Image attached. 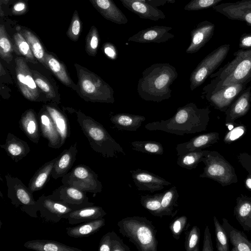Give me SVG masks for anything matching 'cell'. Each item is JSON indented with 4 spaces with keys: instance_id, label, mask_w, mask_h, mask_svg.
<instances>
[{
    "instance_id": "obj_11",
    "label": "cell",
    "mask_w": 251,
    "mask_h": 251,
    "mask_svg": "<svg viewBox=\"0 0 251 251\" xmlns=\"http://www.w3.org/2000/svg\"><path fill=\"white\" fill-rule=\"evenodd\" d=\"M62 184L75 187L84 192L93 194L101 192L102 185L98 179V175L89 166L79 164L64 176Z\"/></svg>"
},
{
    "instance_id": "obj_10",
    "label": "cell",
    "mask_w": 251,
    "mask_h": 251,
    "mask_svg": "<svg viewBox=\"0 0 251 251\" xmlns=\"http://www.w3.org/2000/svg\"><path fill=\"white\" fill-rule=\"evenodd\" d=\"M229 44L221 45L207 55L197 65L190 76L191 91L202 84L207 77L218 69L226 58Z\"/></svg>"
},
{
    "instance_id": "obj_30",
    "label": "cell",
    "mask_w": 251,
    "mask_h": 251,
    "mask_svg": "<svg viewBox=\"0 0 251 251\" xmlns=\"http://www.w3.org/2000/svg\"><path fill=\"white\" fill-rule=\"evenodd\" d=\"M110 120L119 130L136 131L146 118L142 115L122 113L112 116Z\"/></svg>"
},
{
    "instance_id": "obj_39",
    "label": "cell",
    "mask_w": 251,
    "mask_h": 251,
    "mask_svg": "<svg viewBox=\"0 0 251 251\" xmlns=\"http://www.w3.org/2000/svg\"><path fill=\"white\" fill-rule=\"evenodd\" d=\"M208 151L207 150H197L182 153L178 156L177 164L188 170L195 169L202 162V158Z\"/></svg>"
},
{
    "instance_id": "obj_7",
    "label": "cell",
    "mask_w": 251,
    "mask_h": 251,
    "mask_svg": "<svg viewBox=\"0 0 251 251\" xmlns=\"http://www.w3.org/2000/svg\"><path fill=\"white\" fill-rule=\"evenodd\" d=\"M205 165L200 177L212 179L223 186L236 183L237 176L235 169L220 153L208 151L202 159Z\"/></svg>"
},
{
    "instance_id": "obj_23",
    "label": "cell",
    "mask_w": 251,
    "mask_h": 251,
    "mask_svg": "<svg viewBox=\"0 0 251 251\" xmlns=\"http://www.w3.org/2000/svg\"><path fill=\"white\" fill-rule=\"evenodd\" d=\"M106 215L101 207L93 205L74 210L65 215L63 219H67L69 224L76 225L100 219Z\"/></svg>"
},
{
    "instance_id": "obj_45",
    "label": "cell",
    "mask_w": 251,
    "mask_h": 251,
    "mask_svg": "<svg viewBox=\"0 0 251 251\" xmlns=\"http://www.w3.org/2000/svg\"><path fill=\"white\" fill-rule=\"evenodd\" d=\"M85 50L91 56L97 53L100 38L97 28L92 25L86 37Z\"/></svg>"
},
{
    "instance_id": "obj_36",
    "label": "cell",
    "mask_w": 251,
    "mask_h": 251,
    "mask_svg": "<svg viewBox=\"0 0 251 251\" xmlns=\"http://www.w3.org/2000/svg\"><path fill=\"white\" fill-rule=\"evenodd\" d=\"M44 105L52 118L60 136L61 146H62L69 136L67 119L53 104H48Z\"/></svg>"
},
{
    "instance_id": "obj_22",
    "label": "cell",
    "mask_w": 251,
    "mask_h": 251,
    "mask_svg": "<svg viewBox=\"0 0 251 251\" xmlns=\"http://www.w3.org/2000/svg\"><path fill=\"white\" fill-rule=\"evenodd\" d=\"M123 5L140 18L152 21L163 19L165 15L161 10L138 0H120Z\"/></svg>"
},
{
    "instance_id": "obj_48",
    "label": "cell",
    "mask_w": 251,
    "mask_h": 251,
    "mask_svg": "<svg viewBox=\"0 0 251 251\" xmlns=\"http://www.w3.org/2000/svg\"><path fill=\"white\" fill-rule=\"evenodd\" d=\"M187 225V217L182 215L176 217L170 224L169 228L173 237L176 240L180 238L182 232L186 229Z\"/></svg>"
},
{
    "instance_id": "obj_38",
    "label": "cell",
    "mask_w": 251,
    "mask_h": 251,
    "mask_svg": "<svg viewBox=\"0 0 251 251\" xmlns=\"http://www.w3.org/2000/svg\"><path fill=\"white\" fill-rule=\"evenodd\" d=\"M31 70L37 86L44 93L48 99L56 103L59 102L60 98L57 89L54 88L46 77L36 70Z\"/></svg>"
},
{
    "instance_id": "obj_15",
    "label": "cell",
    "mask_w": 251,
    "mask_h": 251,
    "mask_svg": "<svg viewBox=\"0 0 251 251\" xmlns=\"http://www.w3.org/2000/svg\"><path fill=\"white\" fill-rule=\"evenodd\" d=\"M212 8L229 19L241 21L251 26V0L222 3Z\"/></svg>"
},
{
    "instance_id": "obj_46",
    "label": "cell",
    "mask_w": 251,
    "mask_h": 251,
    "mask_svg": "<svg viewBox=\"0 0 251 251\" xmlns=\"http://www.w3.org/2000/svg\"><path fill=\"white\" fill-rule=\"evenodd\" d=\"M200 230L197 226H193L189 231H185L184 248L186 251H200Z\"/></svg>"
},
{
    "instance_id": "obj_1",
    "label": "cell",
    "mask_w": 251,
    "mask_h": 251,
    "mask_svg": "<svg viewBox=\"0 0 251 251\" xmlns=\"http://www.w3.org/2000/svg\"><path fill=\"white\" fill-rule=\"evenodd\" d=\"M208 107L199 108L194 102L178 107L175 115L167 120L149 123L145 127L151 131L160 130L177 135L205 131L209 120Z\"/></svg>"
},
{
    "instance_id": "obj_14",
    "label": "cell",
    "mask_w": 251,
    "mask_h": 251,
    "mask_svg": "<svg viewBox=\"0 0 251 251\" xmlns=\"http://www.w3.org/2000/svg\"><path fill=\"white\" fill-rule=\"evenodd\" d=\"M37 201L41 218L46 222L56 223L65 215L74 210L69 206L43 194Z\"/></svg>"
},
{
    "instance_id": "obj_33",
    "label": "cell",
    "mask_w": 251,
    "mask_h": 251,
    "mask_svg": "<svg viewBox=\"0 0 251 251\" xmlns=\"http://www.w3.org/2000/svg\"><path fill=\"white\" fill-rule=\"evenodd\" d=\"M24 246L27 249L37 251H82L60 242L46 239H34L26 241Z\"/></svg>"
},
{
    "instance_id": "obj_49",
    "label": "cell",
    "mask_w": 251,
    "mask_h": 251,
    "mask_svg": "<svg viewBox=\"0 0 251 251\" xmlns=\"http://www.w3.org/2000/svg\"><path fill=\"white\" fill-rule=\"evenodd\" d=\"M223 0H191L184 7V9L187 11H196L210 7L218 4Z\"/></svg>"
},
{
    "instance_id": "obj_18",
    "label": "cell",
    "mask_w": 251,
    "mask_h": 251,
    "mask_svg": "<svg viewBox=\"0 0 251 251\" xmlns=\"http://www.w3.org/2000/svg\"><path fill=\"white\" fill-rule=\"evenodd\" d=\"M215 25L207 20L202 21L191 31V42L186 50L187 53H194L202 48L212 37Z\"/></svg>"
},
{
    "instance_id": "obj_6",
    "label": "cell",
    "mask_w": 251,
    "mask_h": 251,
    "mask_svg": "<svg viewBox=\"0 0 251 251\" xmlns=\"http://www.w3.org/2000/svg\"><path fill=\"white\" fill-rule=\"evenodd\" d=\"M77 76V93L87 101L113 103V88L100 77L81 65L75 63Z\"/></svg>"
},
{
    "instance_id": "obj_42",
    "label": "cell",
    "mask_w": 251,
    "mask_h": 251,
    "mask_svg": "<svg viewBox=\"0 0 251 251\" xmlns=\"http://www.w3.org/2000/svg\"><path fill=\"white\" fill-rule=\"evenodd\" d=\"M14 45L9 35L6 32L4 25H0V56L9 63L12 60Z\"/></svg>"
},
{
    "instance_id": "obj_16",
    "label": "cell",
    "mask_w": 251,
    "mask_h": 251,
    "mask_svg": "<svg viewBox=\"0 0 251 251\" xmlns=\"http://www.w3.org/2000/svg\"><path fill=\"white\" fill-rule=\"evenodd\" d=\"M129 172L135 186L139 191H148L153 193L171 184L164 178L147 170L137 169Z\"/></svg>"
},
{
    "instance_id": "obj_21",
    "label": "cell",
    "mask_w": 251,
    "mask_h": 251,
    "mask_svg": "<svg viewBox=\"0 0 251 251\" xmlns=\"http://www.w3.org/2000/svg\"><path fill=\"white\" fill-rule=\"evenodd\" d=\"M93 7L105 19L119 25L126 24L128 20L113 0H89Z\"/></svg>"
},
{
    "instance_id": "obj_2",
    "label": "cell",
    "mask_w": 251,
    "mask_h": 251,
    "mask_svg": "<svg viewBox=\"0 0 251 251\" xmlns=\"http://www.w3.org/2000/svg\"><path fill=\"white\" fill-rule=\"evenodd\" d=\"M178 76L175 67L168 63H155L142 73L137 92L143 100L159 102L172 96L170 86Z\"/></svg>"
},
{
    "instance_id": "obj_3",
    "label": "cell",
    "mask_w": 251,
    "mask_h": 251,
    "mask_svg": "<svg viewBox=\"0 0 251 251\" xmlns=\"http://www.w3.org/2000/svg\"><path fill=\"white\" fill-rule=\"evenodd\" d=\"M76 114L78 124L95 151L104 158H117L120 153L126 155L123 148L102 125L80 111Z\"/></svg>"
},
{
    "instance_id": "obj_44",
    "label": "cell",
    "mask_w": 251,
    "mask_h": 251,
    "mask_svg": "<svg viewBox=\"0 0 251 251\" xmlns=\"http://www.w3.org/2000/svg\"><path fill=\"white\" fill-rule=\"evenodd\" d=\"M216 237V249L218 251H229L228 238L226 232L216 216H213Z\"/></svg>"
},
{
    "instance_id": "obj_17",
    "label": "cell",
    "mask_w": 251,
    "mask_h": 251,
    "mask_svg": "<svg viewBox=\"0 0 251 251\" xmlns=\"http://www.w3.org/2000/svg\"><path fill=\"white\" fill-rule=\"evenodd\" d=\"M172 27L166 26L155 25L138 31L130 36L128 41L139 43H161L174 38L175 35L170 33Z\"/></svg>"
},
{
    "instance_id": "obj_32",
    "label": "cell",
    "mask_w": 251,
    "mask_h": 251,
    "mask_svg": "<svg viewBox=\"0 0 251 251\" xmlns=\"http://www.w3.org/2000/svg\"><path fill=\"white\" fill-rule=\"evenodd\" d=\"M57 157L42 165L30 179L28 187L33 193L42 189L49 181Z\"/></svg>"
},
{
    "instance_id": "obj_53",
    "label": "cell",
    "mask_w": 251,
    "mask_h": 251,
    "mask_svg": "<svg viewBox=\"0 0 251 251\" xmlns=\"http://www.w3.org/2000/svg\"><path fill=\"white\" fill-rule=\"evenodd\" d=\"M28 11L27 3L24 1H18L12 6L11 12L13 15H22L26 13Z\"/></svg>"
},
{
    "instance_id": "obj_12",
    "label": "cell",
    "mask_w": 251,
    "mask_h": 251,
    "mask_svg": "<svg viewBox=\"0 0 251 251\" xmlns=\"http://www.w3.org/2000/svg\"><path fill=\"white\" fill-rule=\"evenodd\" d=\"M26 62L21 56L15 59L17 82L23 95L28 100L35 101L38 100L40 91Z\"/></svg>"
},
{
    "instance_id": "obj_8",
    "label": "cell",
    "mask_w": 251,
    "mask_h": 251,
    "mask_svg": "<svg viewBox=\"0 0 251 251\" xmlns=\"http://www.w3.org/2000/svg\"><path fill=\"white\" fill-rule=\"evenodd\" d=\"M5 178L7 187V197L11 203L32 218H37L39 205L28 187L17 177L7 173Z\"/></svg>"
},
{
    "instance_id": "obj_50",
    "label": "cell",
    "mask_w": 251,
    "mask_h": 251,
    "mask_svg": "<svg viewBox=\"0 0 251 251\" xmlns=\"http://www.w3.org/2000/svg\"><path fill=\"white\" fill-rule=\"evenodd\" d=\"M237 159L241 165L247 171L248 174L245 180V185L251 191V155L246 152L239 153Z\"/></svg>"
},
{
    "instance_id": "obj_43",
    "label": "cell",
    "mask_w": 251,
    "mask_h": 251,
    "mask_svg": "<svg viewBox=\"0 0 251 251\" xmlns=\"http://www.w3.org/2000/svg\"><path fill=\"white\" fill-rule=\"evenodd\" d=\"M134 151L153 155H162L164 148L162 145L154 141H135L130 143Z\"/></svg>"
},
{
    "instance_id": "obj_19",
    "label": "cell",
    "mask_w": 251,
    "mask_h": 251,
    "mask_svg": "<svg viewBox=\"0 0 251 251\" xmlns=\"http://www.w3.org/2000/svg\"><path fill=\"white\" fill-rule=\"evenodd\" d=\"M251 106V87L245 88L226 111V124H232L249 112Z\"/></svg>"
},
{
    "instance_id": "obj_35",
    "label": "cell",
    "mask_w": 251,
    "mask_h": 251,
    "mask_svg": "<svg viewBox=\"0 0 251 251\" xmlns=\"http://www.w3.org/2000/svg\"><path fill=\"white\" fill-rule=\"evenodd\" d=\"M22 130L29 139L37 144L40 139V133L36 114L34 110L29 109L22 115L20 122Z\"/></svg>"
},
{
    "instance_id": "obj_31",
    "label": "cell",
    "mask_w": 251,
    "mask_h": 251,
    "mask_svg": "<svg viewBox=\"0 0 251 251\" xmlns=\"http://www.w3.org/2000/svg\"><path fill=\"white\" fill-rule=\"evenodd\" d=\"M17 31L20 32L28 43L31 51L36 58L46 68L47 65L45 61L46 51L40 40L31 30L26 27L19 25L16 28Z\"/></svg>"
},
{
    "instance_id": "obj_13",
    "label": "cell",
    "mask_w": 251,
    "mask_h": 251,
    "mask_svg": "<svg viewBox=\"0 0 251 251\" xmlns=\"http://www.w3.org/2000/svg\"><path fill=\"white\" fill-rule=\"evenodd\" d=\"M52 199L69 206L73 210L94 205L89 201L84 192L78 188L62 184L49 195Z\"/></svg>"
},
{
    "instance_id": "obj_56",
    "label": "cell",
    "mask_w": 251,
    "mask_h": 251,
    "mask_svg": "<svg viewBox=\"0 0 251 251\" xmlns=\"http://www.w3.org/2000/svg\"><path fill=\"white\" fill-rule=\"evenodd\" d=\"M103 50L105 54L109 58L115 60L117 57V52L115 47L111 43L107 42L103 45Z\"/></svg>"
},
{
    "instance_id": "obj_27",
    "label": "cell",
    "mask_w": 251,
    "mask_h": 251,
    "mask_svg": "<svg viewBox=\"0 0 251 251\" xmlns=\"http://www.w3.org/2000/svg\"><path fill=\"white\" fill-rule=\"evenodd\" d=\"M7 154L15 162H18L25 158L30 152L28 144L14 135L9 133L5 143L0 145Z\"/></svg>"
},
{
    "instance_id": "obj_61",
    "label": "cell",
    "mask_w": 251,
    "mask_h": 251,
    "mask_svg": "<svg viewBox=\"0 0 251 251\" xmlns=\"http://www.w3.org/2000/svg\"></svg>"
},
{
    "instance_id": "obj_59",
    "label": "cell",
    "mask_w": 251,
    "mask_h": 251,
    "mask_svg": "<svg viewBox=\"0 0 251 251\" xmlns=\"http://www.w3.org/2000/svg\"><path fill=\"white\" fill-rule=\"evenodd\" d=\"M0 16L1 17H2L4 16V12L2 10V7H1L2 3H0Z\"/></svg>"
},
{
    "instance_id": "obj_26",
    "label": "cell",
    "mask_w": 251,
    "mask_h": 251,
    "mask_svg": "<svg viewBox=\"0 0 251 251\" xmlns=\"http://www.w3.org/2000/svg\"><path fill=\"white\" fill-rule=\"evenodd\" d=\"M45 61L47 69L50 70L62 83L77 92L78 86L69 76L63 63L50 52H46Z\"/></svg>"
},
{
    "instance_id": "obj_41",
    "label": "cell",
    "mask_w": 251,
    "mask_h": 251,
    "mask_svg": "<svg viewBox=\"0 0 251 251\" xmlns=\"http://www.w3.org/2000/svg\"><path fill=\"white\" fill-rule=\"evenodd\" d=\"M162 195L163 193L142 195L140 198L141 204L153 216L162 218L163 216L161 207Z\"/></svg>"
},
{
    "instance_id": "obj_60",
    "label": "cell",
    "mask_w": 251,
    "mask_h": 251,
    "mask_svg": "<svg viewBox=\"0 0 251 251\" xmlns=\"http://www.w3.org/2000/svg\"><path fill=\"white\" fill-rule=\"evenodd\" d=\"M140 0V1H143V2H145V1H146V0ZM148 0L150 1V0Z\"/></svg>"
},
{
    "instance_id": "obj_34",
    "label": "cell",
    "mask_w": 251,
    "mask_h": 251,
    "mask_svg": "<svg viewBox=\"0 0 251 251\" xmlns=\"http://www.w3.org/2000/svg\"><path fill=\"white\" fill-rule=\"evenodd\" d=\"M104 225L105 219L102 218L66 227V233L69 236L74 238L88 237L97 232Z\"/></svg>"
},
{
    "instance_id": "obj_57",
    "label": "cell",
    "mask_w": 251,
    "mask_h": 251,
    "mask_svg": "<svg viewBox=\"0 0 251 251\" xmlns=\"http://www.w3.org/2000/svg\"><path fill=\"white\" fill-rule=\"evenodd\" d=\"M239 47L241 49L251 48V33H245L239 38Z\"/></svg>"
},
{
    "instance_id": "obj_28",
    "label": "cell",
    "mask_w": 251,
    "mask_h": 251,
    "mask_svg": "<svg viewBox=\"0 0 251 251\" xmlns=\"http://www.w3.org/2000/svg\"><path fill=\"white\" fill-rule=\"evenodd\" d=\"M233 214L243 229L251 232V197L243 194L237 197Z\"/></svg>"
},
{
    "instance_id": "obj_54",
    "label": "cell",
    "mask_w": 251,
    "mask_h": 251,
    "mask_svg": "<svg viewBox=\"0 0 251 251\" xmlns=\"http://www.w3.org/2000/svg\"><path fill=\"white\" fill-rule=\"evenodd\" d=\"M211 235L210 232L209 226H206L204 232L203 245L202 251H213Z\"/></svg>"
},
{
    "instance_id": "obj_5",
    "label": "cell",
    "mask_w": 251,
    "mask_h": 251,
    "mask_svg": "<svg viewBox=\"0 0 251 251\" xmlns=\"http://www.w3.org/2000/svg\"><path fill=\"white\" fill-rule=\"evenodd\" d=\"M234 58L210 77L216 86L235 83L247 84L251 81V48L240 49L233 53Z\"/></svg>"
},
{
    "instance_id": "obj_37",
    "label": "cell",
    "mask_w": 251,
    "mask_h": 251,
    "mask_svg": "<svg viewBox=\"0 0 251 251\" xmlns=\"http://www.w3.org/2000/svg\"><path fill=\"white\" fill-rule=\"evenodd\" d=\"M178 198V192L175 186L163 192L161 207L163 216H168L174 217L177 214L178 210L174 212V209L178 206L177 203Z\"/></svg>"
},
{
    "instance_id": "obj_47",
    "label": "cell",
    "mask_w": 251,
    "mask_h": 251,
    "mask_svg": "<svg viewBox=\"0 0 251 251\" xmlns=\"http://www.w3.org/2000/svg\"><path fill=\"white\" fill-rule=\"evenodd\" d=\"M82 28V23L78 13L75 10L73 13L71 21L66 32V35L73 41H77L80 36Z\"/></svg>"
},
{
    "instance_id": "obj_20",
    "label": "cell",
    "mask_w": 251,
    "mask_h": 251,
    "mask_svg": "<svg viewBox=\"0 0 251 251\" xmlns=\"http://www.w3.org/2000/svg\"><path fill=\"white\" fill-rule=\"evenodd\" d=\"M219 139L220 135L217 132L199 135L187 142L177 144L176 147L177 155L191 151L202 150L217 143Z\"/></svg>"
},
{
    "instance_id": "obj_52",
    "label": "cell",
    "mask_w": 251,
    "mask_h": 251,
    "mask_svg": "<svg viewBox=\"0 0 251 251\" xmlns=\"http://www.w3.org/2000/svg\"><path fill=\"white\" fill-rule=\"evenodd\" d=\"M111 251H130L128 246L126 245L123 240L114 231H111Z\"/></svg>"
},
{
    "instance_id": "obj_58",
    "label": "cell",
    "mask_w": 251,
    "mask_h": 251,
    "mask_svg": "<svg viewBox=\"0 0 251 251\" xmlns=\"http://www.w3.org/2000/svg\"><path fill=\"white\" fill-rule=\"evenodd\" d=\"M10 0H0V3L4 4H7Z\"/></svg>"
},
{
    "instance_id": "obj_4",
    "label": "cell",
    "mask_w": 251,
    "mask_h": 251,
    "mask_svg": "<svg viewBox=\"0 0 251 251\" xmlns=\"http://www.w3.org/2000/svg\"><path fill=\"white\" fill-rule=\"evenodd\" d=\"M119 232L127 238L139 251H157V229L145 217L134 216L118 222Z\"/></svg>"
},
{
    "instance_id": "obj_25",
    "label": "cell",
    "mask_w": 251,
    "mask_h": 251,
    "mask_svg": "<svg viewBox=\"0 0 251 251\" xmlns=\"http://www.w3.org/2000/svg\"><path fill=\"white\" fill-rule=\"evenodd\" d=\"M39 115L42 134L48 140L49 147L54 149L60 148V136L45 105L40 110Z\"/></svg>"
},
{
    "instance_id": "obj_24",
    "label": "cell",
    "mask_w": 251,
    "mask_h": 251,
    "mask_svg": "<svg viewBox=\"0 0 251 251\" xmlns=\"http://www.w3.org/2000/svg\"><path fill=\"white\" fill-rule=\"evenodd\" d=\"M77 152L76 143L72 145L68 149L64 150L57 157L52 170L51 176L57 179L67 174L75 161Z\"/></svg>"
},
{
    "instance_id": "obj_55",
    "label": "cell",
    "mask_w": 251,
    "mask_h": 251,
    "mask_svg": "<svg viewBox=\"0 0 251 251\" xmlns=\"http://www.w3.org/2000/svg\"><path fill=\"white\" fill-rule=\"evenodd\" d=\"M100 251H111V231L108 232L101 237L99 245Z\"/></svg>"
},
{
    "instance_id": "obj_40",
    "label": "cell",
    "mask_w": 251,
    "mask_h": 251,
    "mask_svg": "<svg viewBox=\"0 0 251 251\" xmlns=\"http://www.w3.org/2000/svg\"><path fill=\"white\" fill-rule=\"evenodd\" d=\"M13 41L14 50L18 55L24 57L26 61L33 64L38 63L28 43L20 32L17 31L14 34Z\"/></svg>"
},
{
    "instance_id": "obj_29",
    "label": "cell",
    "mask_w": 251,
    "mask_h": 251,
    "mask_svg": "<svg viewBox=\"0 0 251 251\" xmlns=\"http://www.w3.org/2000/svg\"><path fill=\"white\" fill-rule=\"evenodd\" d=\"M222 226L232 245L231 251H251V240L242 231L232 226L228 220L223 218Z\"/></svg>"
},
{
    "instance_id": "obj_51",
    "label": "cell",
    "mask_w": 251,
    "mask_h": 251,
    "mask_svg": "<svg viewBox=\"0 0 251 251\" xmlns=\"http://www.w3.org/2000/svg\"><path fill=\"white\" fill-rule=\"evenodd\" d=\"M246 128L243 125H240L231 129L225 135L224 141L226 144H230L242 136L246 132Z\"/></svg>"
},
{
    "instance_id": "obj_9",
    "label": "cell",
    "mask_w": 251,
    "mask_h": 251,
    "mask_svg": "<svg viewBox=\"0 0 251 251\" xmlns=\"http://www.w3.org/2000/svg\"><path fill=\"white\" fill-rule=\"evenodd\" d=\"M247 85L235 83L216 86L210 82L203 87L201 97L205 99L214 108L225 112Z\"/></svg>"
},
{
    "instance_id": "obj_62",
    "label": "cell",
    "mask_w": 251,
    "mask_h": 251,
    "mask_svg": "<svg viewBox=\"0 0 251 251\" xmlns=\"http://www.w3.org/2000/svg\"></svg>"
}]
</instances>
